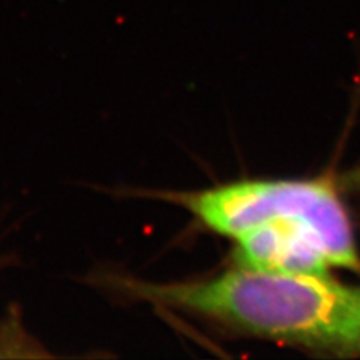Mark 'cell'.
Listing matches in <instances>:
<instances>
[{"label": "cell", "instance_id": "obj_1", "mask_svg": "<svg viewBox=\"0 0 360 360\" xmlns=\"http://www.w3.org/2000/svg\"><path fill=\"white\" fill-rule=\"evenodd\" d=\"M161 198L233 239L242 267L283 274L360 270L350 215L326 179L240 180L198 191H162Z\"/></svg>", "mask_w": 360, "mask_h": 360}, {"label": "cell", "instance_id": "obj_2", "mask_svg": "<svg viewBox=\"0 0 360 360\" xmlns=\"http://www.w3.org/2000/svg\"><path fill=\"white\" fill-rule=\"evenodd\" d=\"M131 297L153 302L239 332L314 350H357L360 288L328 274H283L239 266L221 275L155 284L105 278Z\"/></svg>", "mask_w": 360, "mask_h": 360}, {"label": "cell", "instance_id": "obj_3", "mask_svg": "<svg viewBox=\"0 0 360 360\" xmlns=\"http://www.w3.org/2000/svg\"><path fill=\"white\" fill-rule=\"evenodd\" d=\"M357 350H360V330H359V345H357Z\"/></svg>", "mask_w": 360, "mask_h": 360}, {"label": "cell", "instance_id": "obj_4", "mask_svg": "<svg viewBox=\"0 0 360 360\" xmlns=\"http://www.w3.org/2000/svg\"><path fill=\"white\" fill-rule=\"evenodd\" d=\"M0 266H2V263H0Z\"/></svg>", "mask_w": 360, "mask_h": 360}]
</instances>
